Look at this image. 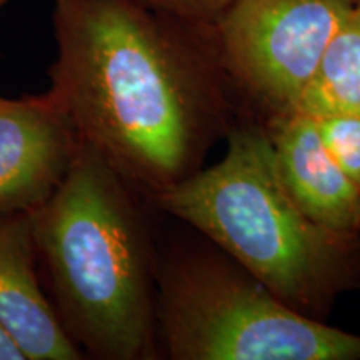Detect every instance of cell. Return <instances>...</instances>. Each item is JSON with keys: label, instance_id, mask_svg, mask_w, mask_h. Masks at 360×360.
Instances as JSON below:
<instances>
[{"label": "cell", "instance_id": "1", "mask_svg": "<svg viewBox=\"0 0 360 360\" xmlns=\"http://www.w3.org/2000/svg\"><path fill=\"white\" fill-rule=\"evenodd\" d=\"M49 92L80 143L147 200L204 167L237 115L214 27L141 0H53Z\"/></svg>", "mask_w": 360, "mask_h": 360}, {"label": "cell", "instance_id": "2", "mask_svg": "<svg viewBox=\"0 0 360 360\" xmlns=\"http://www.w3.org/2000/svg\"><path fill=\"white\" fill-rule=\"evenodd\" d=\"M139 193L80 143L69 172L30 214L53 309L94 359L159 357L157 257Z\"/></svg>", "mask_w": 360, "mask_h": 360}, {"label": "cell", "instance_id": "3", "mask_svg": "<svg viewBox=\"0 0 360 360\" xmlns=\"http://www.w3.org/2000/svg\"><path fill=\"white\" fill-rule=\"evenodd\" d=\"M217 164L159 193L152 205L225 252L295 312L326 321L360 290V232L314 222L278 175L264 122L238 119Z\"/></svg>", "mask_w": 360, "mask_h": 360}, {"label": "cell", "instance_id": "4", "mask_svg": "<svg viewBox=\"0 0 360 360\" xmlns=\"http://www.w3.org/2000/svg\"><path fill=\"white\" fill-rule=\"evenodd\" d=\"M155 317L172 360H360V335L295 312L212 242L159 259Z\"/></svg>", "mask_w": 360, "mask_h": 360}, {"label": "cell", "instance_id": "5", "mask_svg": "<svg viewBox=\"0 0 360 360\" xmlns=\"http://www.w3.org/2000/svg\"><path fill=\"white\" fill-rule=\"evenodd\" d=\"M355 0H233L214 25L220 62L264 122L295 114Z\"/></svg>", "mask_w": 360, "mask_h": 360}, {"label": "cell", "instance_id": "6", "mask_svg": "<svg viewBox=\"0 0 360 360\" xmlns=\"http://www.w3.org/2000/svg\"><path fill=\"white\" fill-rule=\"evenodd\" d=\"M80 146L51 92L0 97V214H32L52 197Z\"/></svg>", "mask_w": 360, "mask_h": 360}, {"label": "cell", "instance_id": "7", "mask_svg": "<svg viewBox=\"0 0 360 360\" xmlns=\"http://www.w3.org/2000/svg\"><path fill=\"white\" fill-rule=\"evenodd\" d=\"M30 214H0V322L27 360H79L35 269Z\"/></svg>", "mask_w": 360, "mask_h": 360}, {"label": "cell", "instance_id": "8", "mask_svg": "<svg viewBox=\"0 0 360 360\" xmlns=\"http://www.w3.org/2000/svg\"><path fill=\"white\" fill-rule=\"evenodd\" d=\"M282 184L314 222L337 232H360V188L323 146L315 119L290 114L264 122Z\"/></svg>", "mask_w": 360, "mask_h": 360}, {"label": "cell", "instance_id": "9", "mask_svg": "<svg viewBox=\"0 0 360 360\" xmlns=\"http://www.w3.org/2000/svg\"><path fill=\"white\" fill-rule=\"evenodd\" d=\"M295 114L312 119L328 115L360 119V0L352 4L327 45Z\"/></svg>", "mask_w": 360, "mask_h": 360}, {"label": "cell", "instance_id": "10", "mask_svg": "<svg viewBox=\"0 0 360 360\" xmlns=\"http://www.w3.org/2000/svg\"><path fill=\"white\" fill-rule=\"evenodd\" d=\"M323 146L350 182L360 188V119L328 115L315 119Z\"/></svg>", "mask_w": 360, "mask_h": 360}, {"label": "cell", "instance_id": "11", "mask_svg": "<svg viewBox=\"0 0 360 360\" xmlns=\"http://www.w3.org/2000/svg\"><path fill=\"white\" fill-rule=\"evenodd\" d=\"M147 7L195 25L214 27L233 0H141Z\"/></svg>", "mask_w": 360, "mask_h": 360}, {"label": "cell", "instance_id": "12", "mask_svg": "<svg viewBox=\"0 0 360 360\" xmlns=\"http://www.w3.org/2000/svg\"><path fill=\"white\" fill-rule=\"evenodd\" d=\"M25 354L22 352L11 332L0 322V360H25Z\"/></svg>", "mask_w": 360, "mask_h": 360}, {"label": "cell", "instance_id": "13", "mask_svg": "<svg viewBox=\"0 0 360 360\" xmlns=\"http://www.w3.org/2000/svg\"><path fill=\"white\" fill-rule=\"evenodd\" d=\"M8 2V0H0V8H2L4 6H6V4Z\"/></svg>", "mask_w": 360, "mask_h": 360}]
</instances>
